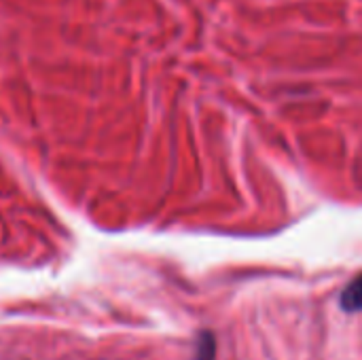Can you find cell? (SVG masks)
Listing matches in <instances>:
<instances>
[{"mask_svg":"<svg viewBox=\"0 0 362 360\" xmlns=\"http://www.w3.org/2000/svg\"><path fill=\"white\" fill-rule=\"evenodd\" d=\"M339 306L344 312H362V272L344 289L341 297H339Z\"/></svg>","mask_w":362,"mask_h":360,"instance_id":"cell-1","label":"cell"},{"mask_svg":"<svg viewBox=\"0 0 362 360\" xmlns=\"http://www.w3.org/2000/svg\"><path fill=\"white\" fill-rule=\"evenodd\" d=\"M197 360H214V337L210 333H202L197 342Z\"/></svg>","mask_w":362,"mask_h":360,"instance_id":"cell-2","label":"cell"}]
</instances>
